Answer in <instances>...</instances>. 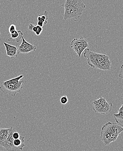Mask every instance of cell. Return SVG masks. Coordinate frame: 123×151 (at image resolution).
<instances>
[{"label": "cell", "mask_w": 123, "mask_h": 151, "mask_svg": "<svg viewBox=\"0 0 123 151\" xmlns=\"http://www.w3.org/2000/svg\"><path fill=\"white\" fill-rule=\"evenodd\" d=\"M84 57L87 60L88 65L93 69L103 71L111 70V61L106 55L93 52L86 48L84 50Z\"/></svg>", "instance_id": "obj_1"}, {"label": "cell", "mask_w": 123, "mask_h": 151, "mask_svg": "<svg viewBox=\"0 0 123 151\" xmlns=\"http://www.w3.org/2000/svg\"><path fill=\"white\" fill-rule=\"evenodd\" d=\"M16 131L14 128L11 127L9 129L8 138L4 142L1 143L0 146L4 147L6 151H17L18 149L13 145L14 139L12 138V134L14 132Z\"/></svg>", "instance_id": "obj_7"}, {"label": "cell", "mask_w": 123, "mask_h": 151, "mask_svg": "<svg viewBox=\"0 0 123 151\" xmlns=\"http://www.w3.org/2000/svg\"><path fill=\"white\" fill-rule=\"evenodd\" d=\"M6 51V55L11 59H14L18 57L19 55L18 48L16 46L12 45L5 42H4Z\"/></svg>", "instance_id": "obj_9"}, {"label": "cell", "mask_w": 123, "mask_h": 151, "mask_svg": "<svg viewBox=\"0 0 123 151\" xmlns=\"http://www.w3.org/2000/svg\"><path fill=\"white\" fill-rule=\"evenodd\" d=\"M62 6L64 8V19L65 20L72 19H78L86 7L82 0H66Z\"/></svg>", "instance_id": "obj_3"}, {"label": "cell", "mask_w": 123, "mask_h": 151, "mask_svg": "<svg viewBox=\"0 0 123 151\" xmlns=\"http://www.w3.org/2000/svg\"><path fill=\"white\" fill-rule=\"evenodd\" d=\"M113 116L116 123L123 128V103L121 107L118 108V113H114Z\"/></svg>", "instance_id": "obj_10"}, {"label": "cell", "mask_w": 123, "mask_h": 151, "mask_svg": "<svg viewBox=\"0 0 123 151\" xmlns=\"http://www.w3.org/2000/svg\"><path fill=\"white\" fill-rule=\"evenodd\" d=\"M21 135L19 133L17 132H16V131H15V132H14L12 134V138L14 139H19Z\"/></svg>", "instance_id": "obj_18"}, {"label": "cell", "mask_w": 123, "mask_h": 151, "mask_svg": "<svg viewBox=\"0 0 123 151\" xmlns=\"http://www.w3.org/2000/svg\"><path fill=\"white\" fill-rule=\"evenodd\" d=\"M60 102H61V104L63 105L67 104V103L68 102V99L67 96H65V95L62 96L60 99Z\"/></svg>", "instance_id": "obj_16"}, {"label": "cell", "mask_w": 123, "mask_h": 151, "mask_svg": "<svg viewBox=\"0 0 123 151\" xmlns=\"http://www.w3.org/2000/svg\"><path fill=\"white\" fill-rule=\"evenodd\" d=\"M23 76L24 75H21L8 81L2 82L0 85V90L4 94L14 97L22 89L24 81L20 80Z\"/></svg>", "instance_id": "obj_4"}, {"label": "cell", "mask_w": 123, "mask_h": 151, "mask_svg": "<svg viewBox=\"0 0 123 151\" xmlns=\"http://www.w3.org/2000/svg\"><path fill=\"white\" fill-rule=\"evenodd\" d=\"M28 29L30 31L34 32L37 36L41 35L43 32L42 27L38 25H35L32 23H30L29 24Z\"/></svg>", "instance_id": "obj_14"}, {"label": "cell", "mask_w": 123, "mask_h": 151, "mask_svg": "<svg viewBox=\"0 0 123 151\" xmlns=\"http://www.w3.org/2000/svg\"><path fill=\"white\" fill-rule=\"evenodd\" d=\"M48 15V12L46 11H45L43 14H40L37 17V25L43 27V25L47 24Z\"/></svg>", "instance_id": "obj_12"}, {"label": "cell", "mask_w": 123, "mask_h": 151, "mask_svg": "<svg viewBox=\"0 0 123 151\" xmlns=\"http://www.w3.org/2000/svg\"><path fill=\"white\" fill-rule=\"evenodd\" d=\"M16 30V25L14 24H12L11 25H10L9 27V33L12 34L13 32H14V31Z\"/></svg>", "instance_id": "obj_17"}, {"label": "cell", "mask_w": 123, "mask_h": 151, "mask_svg": "<svg viewBox=\"0 0 123 151\" xmlns=\"http://www.w3.org/2000/svg\"><path fill=\"white\" fill-rule=\"evenodd\" d=\"M89 47L88 41L83 37L75 38L71 42V47L78 55L79 58H81L82 53L85 50Z\"/></svg>", "instance_id": "obj_6"}, {"label": "cell", "mask_w": 123, "mask_h": 151, "mask_svg": "<svg viewBox=\"0 0 123 151\" xmlns=\"http://www.w3.org/2000/svg\"><path fill=\"white\" fill-rule=\"evenodd\" d=\"M25 137L21 135L19 139H14L13 145L14 147H16L18 150H22L24 147L25 146L24 144Z\"/></svg>", "instance_id": "obj_13"}, {"label": "cell", "mask_w": 123, "mask_h": 151, "mask_svg": "<svg viewBox=\"0 0 123 151\" xmlns=\"http://www.w3.org/2000/svg\"><path fill=\"white\" fill-rule=\"evenodd\" d=\"M0 129H1V128H0Z\"/></svg>", "instance_id": "obj_22"}, {"label": "cell", "mask_w": 123, "mask_h": 151, "mask_svg": "<svg viewBox=\"0 0 123 151\" xmlns=\"http://www.w3.org/2000/svg\"><path fill=\"white\" fill-rule=\"evenodd\" d=\"M0 151H1V150H0Z\"/></svg>", "instance_id": "obj_23"}, {"label": "cell", "mask_w": 123, "mask_h": 151, "mask_svg": "<svg viewBox=\"0 0 123 151\" xmlns=\"http://www.w3.org/2000/svg\"><path fill=\"white\" fill-rule=\"evenodd\" d=\"M2 0H0V1H1Z\"/></svg>", "instance_id": "obj_21"}, {"label": "cell", "mask_w": 123, "mask_h": 151, "mask_svg": "<svg viewBox=\"0 0 123 151\" xmlns=\"http://www.w3.org/2000/svg\"><path fill=\"white\" fill-rule=\"evenodd\" d=\"M93 109L95 112L101 114H106L111 111L113 104L109 102L104 97H101L92 102Z\"/></svg>", "instance_id": "obj_5"}, {"label": "cell", "mask_w": 123, "mask_h": 151, "mask_svg": "<svg viewBox=\"0 0 123 151\" xmlns=\"http://www.w3.org/2000/svg\"><path fill=\"white\" fill-rule=\"evenodd\" d=\"M123 132V128L116 123L108 122L102 127L101 132V141L105 145L117 139L118 136Z\"/></svg>", "instance_id": "obj_2"}, {"label": "cell", "mask_w": 123, "mask_h": 151, "mask_svg": "<svg viewBox=\"0 0 123 151\" xmlns=\"http://www.w3.org/2000/svg\"><path fill=\"white\" fill-rule=\"evenodd\" d=\"M9 129L1 128L0 129V144L4 142L8 138Z\"/></svg>", "instance_id": "obj_15"}, {"label": "cell", "mask_w": 123, "mask_h": 151, "mask_svg": "<svg viewBox=\"0 0 123 151\" xmlns=\"http://www.w3.org/2000/svg\"><path fill=\"white\" fill-rule=\"evenodd\" d=\"M119 77L121 79H123V64L120 67V70L119 73Z\"/></svg>", "instance_id": "obj_19"}, {"label": "cell", "mask_w": 123, "mask_h": 151, "mask_svg": "<svg viewBox=\"0 0 123 151\" xmlns=\"http://www.w3.org/2000/svg\"><path fill=\"white\" fill-rule=\"evenodd\" d=\"M11 37L8 39L9 42H19L23 35V33L21 30H16L11 34Z\"/></svg>", "instance_id": "obj_11"}, {"label": "cell", "mask_w": 123, "mask_h": 151, "mask_svg": "<svg viewBox=\"0 0 123 151\" xmlns=\"http://www.w3.org/2000/svg\"><path fill=\"white\" fill-rule=\"evenodd\" d=\"M22 42L21 44L18 47L19 54L20 53L27 54L30 52H33L36 50L37 47L29 43L26 41L23 37L22 38Z\"/></svg>", "instance_id": "obj_8"}, {"label": "cell", "mask_w": 123, "mask_h": 151, "mask_svg": "<svg viewBox=\"0 0 123 151\" xmlns=\"http://www.w3.org/2000/svg\"><path fill=\"white\" fill-rule=\"evenodd\" d=\"M0 36H1V32H0Z\"/></svg>", "instance_id": "obj_20"}]
</instances>
